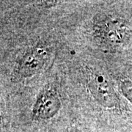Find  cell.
<instances>
[{
  "instance_id": "7",
  "label": "cell",
  "mask_w": 132,
  "mask_h": 132,
  "mask_svg": "<svg viewBox=\"0 0 132 132\" xmlns=\"http://www.w3.org/2000/svg\"><path fill=\"white\" fill-rule=\"evenodd\" d=\"M67 132H70V131H67Z\"/></svg>"
},
{
  "instance_id": "3",
  "label": "cell",
  "mask_w": 132,
  "mask_h": 132,
  "mask_svg": "<svg viewBox=\"0 0 132 132\" xmlns=\"http://www.w3.org/2000/svg\"><path fill=\"white\" fill-rule=\"evenodd\" d=\"M87 87L95 101L106 109L118 106L119 98L113 86L104 73L93 71L87 76Z\"/></svg>"
},
{
  "instance_id": "5",
  "label": "cell",
  "mask_w": 132,
  "mask_h": 132,
  "mask_svg": "<svg viewBox=\"0 0 132 132\" xmlns=\"http://www.w3.org/2000/svg\"><path fill=\"white\" fill-rule=\"evenodd\" d=\"M120 92L123 96L132 104V81L125 79L120 82Z\"/></svg>"
},
{
  "instance_id": "6",
  "label": "cell",
  "mask_w": 132,
  "mask_h": 132,
  "mask_svg": "<svg viewBox=\"0 0 132 132\" xmlns=\"http://www.w3.org/2000/svg\"><path fill=\"white\" fill-rule=\"evenodd\" d=\"M59 3H60V2H57V1H42V2H38V5L41 6L42 7L46 8V9L54 7Z\"/></svg>"
},
{
  "instance_id": "2",
  "label": "cell",
  "mask_w": 132,
  "mask_h": 132,
  "mask_svg": "<svg viewBox=\"0 0 132 132\" xmlns=\"http://www.w3.org/2000/svg\"><path fill=\"white\" fill-rule=\"evenodd\" d=\"M50 57L49 46L39 43L29 48L16 62L14 74L19 79L31 78L42 70Z\"/></svg>"
},
{
  "instance_id": "1",
  "label": "cell",
  "mask_w": 132,
  "mask_h": 132,
  "mask_svg": "<svg viewBox=\"0 0 132 132\" xmlns=\"http://www.w3.org/2000/svg\"><path fill=\"white\" fill-rule=\"evenodd\" d=\"M92 31L95 41L109 49L125 46L131 35V28L127 21L110 13L96 15L93 19Z\"/></svg>"
},
{
  "instance_id": "4",
  "label": "cell",
  "mask_w": 132,
  "mask_h": 132,
  "mask_svg": "<svg viewBox=\"0 0 132 132\" xmlns=\"http://www.w3.org/2000/svg\"><path fill=\"white\" fill-rule=\"evenodd\" d=\"M61 108V101L56 88L46 85L36 97L32 109V117L35 120H47L53 118Z\"/></svg>"
}]
</instances>
